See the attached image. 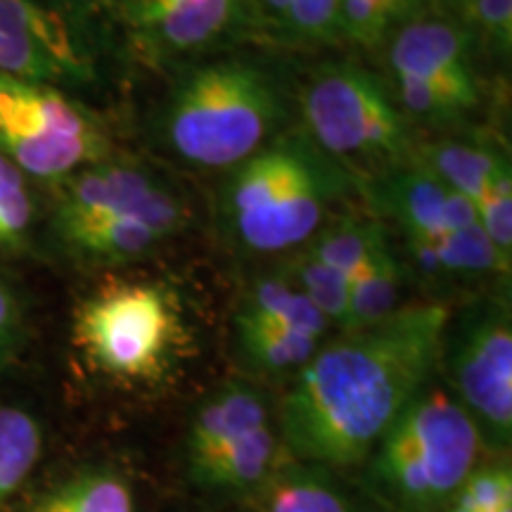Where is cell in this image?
Returning <instances> with one entry per match:
<instances>
[{"label":"cell","instance_id":"cell-1","mask_svg":"<svg viewBox=\"0 0 512 512\" xmlns=\"http://www.w3.org/2000/svg\"><path fill=\"white\" fill-rule=\"evenodd\" d=\"M446 304L401 306L380 323L325 339L275 411L287 456L347 470L437 375Z\"/></svg>","mask_w":512,"mask_h":512},{"label":"cell","instance_id":"cell-2","mask_svg":"<svg viewBox=\"0 0 512 512\" xmlns=\"http://www.w3.org/2000/svg\"><path fill=\"white\" fill-rule=\"evenodd\" d=\"M358 178L304 131L278 133L230 166L216 197V226L235 252L287 254L330 219Z\"/></svg>","mask_w":512,"mask_h":512},{"label":"cell","instance_id":"cell-3","mask_svg":"<svg viewBox=\"0 0 512 512\" xmlns=\"http://www.w3.org/2000/svg\"><path fill=\"white\" fill-rule=\"evenodd\" d=\"M287 121V91L273 67L249 57L190 64L171 88L159 136L178 162L230 169L261 150Z\"/></svg>","mask_w":512,"mask_h":512},{"label":"cell","instance_id":"cell-4","mask_svg":"<svg viewBox=\"0 0 512 512\" xmlns=\"http://www.w3.org/2000/svg\"><path fill=\"white\" fill-rule=\"evenodd\" d=\"M486 456L475 422L437 373L363 460V489L382 512H441Z\"/></svg>","mask_w":512,"mask_h":512},{"label":"cell","instance_id":"cell-5","mask_svg":"<svg viewBox=\"0 0 512 512\" xmlns=\"http://www.w3.org/2000/svg\"><path fill=\"white\" fill-rule=\"evenodd\" d=\"M74 344L88 366L128 387H162L190 351L176 292L159 280H114L74 311Z\"/></svg>","mask_w":512,"mask_h":512},{"label":"cell","instance_id":"cell-6","mask_svg":"<svg viewBox=\"0 0 512 512\" xmlns=\"http://www.w3.org/2000/svg\"><path fill=\"white\" fill-rule=\"evenodd\" d=\"M306 133L358 178H370L415 157L406 114L387 83L356 62L318 67L299 93Z\"/></svg>","mask_w":512,"mask_h":512},{"label":"cell","instance_id":"cell-7","mask_svg":"<svg viewBox=\"0 0 512 512\" xmlns=\"http://www.w3.org/2000/svg\"><path fill=\"white\" fill-rule=\"evenodd\" d=\"M441 382L465 408L489 456L512 446V311L508 294H484L448 313Z\"/></svg>","mask_w":512,"mask_h":512},{"label":"cell","instance_id":"cell-8","mask_svg":"<svg viewBox=\"0 0 512 512\" xmlns=\"http://www.w3.org/2000/svg\"><path fill=\"white\" fill-rule=\"evenodd\" d=\"M0 155L53 181L110 157V138L53 86L0 74Z\"/></svg>","mask_w":512,"mask_h":512},{"label":"cell","instance_id":"cell-9","mask_svg":"<svg viewBox=\"0 0 512 512\" xmlns=\"http://www.w3.org/2000/svg\"><path fill=\"white\" fill-rule=\"evenodd\" d=\"M102 216H133L176 238L190 226L192 209L181 188L152 166L131 159H102L69 176L55 223Z\"/></svg>","mask_w":512,"mask_h":512},{"label":"cell","instance_id":"cell-10","mask_svg":"<svg viewBox=\"0 0 512 512\" xmlns=\"http://www.w3.org/2000/svg\"><path fill=\"white\" fill-rule=\"evenodd\" d=\"M138 48L155 60L204 55L249 24L247 0H164L124 12Z\"/></svg>","mask_w":512,"mask_h":512},{"label":"cell","instance_id":"cell-11","mask_svg":"<svg viewBox=\"0 0 512 512\" xmlns=\"http://www.w3.org/2000/svg\"><path fill=\"white\" fill-rule=\"evenodd\" d=\"M366 188H370L375 207L382 209L406 238L434 240L479 223L472 202L448 188L418 157L370 178Z\"/></svg>","mask_w":512,"mask_h":512},{"label":"cell","instance_id":"cell-12","mask_svg":"<svg viewBox=\"0 0 512 512\" xmlns=\"http://www.w3.org/2000/svg\"><path fill=\"white\" fill-rule=\"evenodd\" d=\"M394 74L420 79L458 100L467 112L479 105V81L470 36L451 19L415 17L401 24L389 46Z\"/></svg>","mask_w":512,"mask_h":512},{"label":"cell","instance_id":"cell-13","mask_svg":"<svg viewBox=\"0 0 512 512\" xmlns=\"http://www.w3.org/2000/svg\"><path fill=\"white\" fill-rule=\"evenodd\" d=\"M275 420V411L259 384L230 380L200 399L183 437V463L195 479L219 453L256 427Z\"/></svg>","mask_w":512,"mask_h":512},{"label":"cell","instance_id":"cell-14","mask_svg":"<svg viewBox=\"0 0 512 512\" xmlns=\"http://www.w3.org/2000/svg\"><path fill=\"white\" fill-rule=\"evenodd\" d=\"M60 245L76 259L93 264H128L155 254L171 235L133 216H102L53 223Z\"/></svg>","mask_w":512,"mask_h":512},{"label":"cell","instance_id":"cell-15","mask_svg":"<svg viewBox=\"0 0 512 512\" xmlns=\"http://www.w3.org/2000/svg\"><path fill=\"white\" fill-rule=\"evenodd\" d=\"M285 458V444L273 420L240 437L190 482L204 491L259 496Z\"/></svg>","mask_w":512,"mask_h":512},{"label":"cell","instance_id":"cell-16","mask_svg":"<svg viewBox=\"0 0 512 512\" xmlns=\"http://www.w3.org/2000/svg\"><path fill=\"white\" fill-rule=\"evenodd\" d=\"M233 323L287 328L328 339L335 330L306 294L278 266L249 280L238 299Z\"/></svg>","mask_w":512,"mask_h":512},{"label":"cell","instance_id":"cell-17","mask_svg":"<svg viewBox=\"0 0 512 512\" xmlns=\"http://www.w3.org/2000/svg\"><path fill=\"white\" fill-rule=\"evenodd\" d=\"M264 512H373L332 470L285 458L259 494Z\"/></svg>","mask_w":512,"mask_h":512},{"label":"cell","instance_id":"cell-18","mask_svg":"<svg viewBox=\"0 0 512 512\" xmlns=\"http://www.w3.org/2000/svg\"><path fill=\"white\" fill-rule=\"evenodd\" d=\"M415 157L430 166L448 188L467 197L477 214L489 200L496 178L510 169L508 157L484 140L441 138L415 152Z\"/></svg>","mask_w":512,"mask_h":512},{"label":"cell","instance_id":"cell-19","mask_svg":"<svg viewBox=\"0 0 512 512\" xmlns=\"http://www.w3.org/2000/svg\"><path fill=\"white\" fill-rule=\"evenodd\" d=\"M325 339L287 328L233 323V347L240 366L259 377L297 375Z\"/></svg>","mask_w":512,"mask_h":512},{"label":"cell","instance_id":"cell-20","mask_svg":"<svg viewBox=\"0 0 512 512\" xmlns=\"http://www.w3.org/2000/svg\"><path fill=\"white\" fill-rule=\"evenodd\" d=\"M408 273L392 242H384L349 278V318L342 332L368 328L399 311Z\"/></svg>","mask_w":512,"mask_h":512},{"label":"cell","instance_id":"cell-21","mask_svg":"<svg viewBox=\"0 0 512 512\" xmlns=\"http://www.w3.org/2000/svg\"><path fill=\"white\" fill-rule=\"evenodd\" d=\"M27 512H136V491L121 470L93 467L55 484Z\"/></svg>","mask_w":512,"mask_h":512},{"label":"cell","instance_id":"cell-22","mask_svg":"<svg viewBox=\"0 0 512 512\" xmlns=\"http://www.w3.org/2000/svg\"><path fill=\"white\" fill-rule=\"evenodd\" d=\"M384 242H389V233L382 221L351 211L330 216L302 247L320 264L351 278Z\"/></svg>","mask_w":512,"mask_h":512},{"label":"cell","instance_id":"cell-23","mask_svg":"<svg viewBox=\"0 0 512 512\" xmlns=\"http://www.w3.org/2000/svg\"><path fill=\"white\" fill-rule=\"evenodd\" d=\"M0 38L34 41L38 46L53 50L86 79L93 76L91 57L79 48L67 19L38 0H0Z\"/></svg>","mask_w":512,"mask_h":512},{"label":"cell","instance_id":"cell-24","mask_svg":"<svg viewBox=\"0 0 512 512\" xmlns=\"http://www.w3.org/2000/svg\"><path fill=\"white\" fill-rule=\"evenodd\" d=\"M41 453V422L24 408L0 406V510L27 482Z\"/></svg>","mask_w":512,"mask_h":512},{"label":"cell","instance_id":"cell-25","mask_svg":"<svg viewBox=\"0 0 512 512\" xmlns=\"http://www.w3.org/2000/svg\"><path fill=\"white\" fill-rule=\"evenodd\" d=\"M287 278L316 304V309L330 320L332 328L342 332L349 318V278L320 264L304 247L283 254L278 264Z\"/></svg>","mask_w":512,"mask_h":512},{"label":"cell","instance_id":"cell-26","mask_svg":"<svg viewBox=\"0 0 512 512\" xmlns=\"http://www.w3.org/2000/svg\"><path fill=\"white\" fill-rule=\"evenodd\" d=\"M441 512H512L510 456H486Z\"/></svg>","mask_w":512,"mask_h":512},{"label":"cell","instance_id":"cell-27","mask_svg":"<svg viewBox=\"0 0 512 512\" xmlns=\"http://www.w3.org/2000/svg\"><path fill=\"white\" fill-rule=\"evenodd\" d=\"M396 95H399V105L403 107L406 119H415L425 126H456L463 121L467 114L465 107L451 95L441 91V88L425 83L420 79L406 74H394Z\"/></svg>","mask_w":512,"mask_h":512},{"label":"cell","instance_id":"cell-28","mask_svg":"<svg viewBox=\"0 0 512 512\" xmlns=\"http://www.w3.org/2000/svg\"><path fill=\"white\" fill-rule=\"evenodd\" d=\"M34 219V200L24 174L0 155V249L17 247L29 233Z\"/></svg>","mask_w":512,"mask_h":512},{"label":"cell","instance_id":"cell-29","mask_svg":"<svg viewBox=\"0 0 512 512\" xmlns=\"http://www.w3.org/2000/svg\"><path fill=\"white\" fill-rule=\"evenodd\" d=\"M392 27L380 0H339V36L351 38L358 46H382Z\"/></svg>","mask_w":512,"mask_h":512},{"label":"cell","instance_id":"cell-30","mask_svg":"<svg viewBox=\"0 0 512 512\" xmlns=\"http://www.w3.org/2000/svg\"><path fill=\"white\" fill-rule=\"evenodd\" d=\"M285 31L311 43L339 36V0H292Z\"/></svg>","mask_w":512,"mask_h":512},{"label":"cell","instance_id":"cell-31","mask_svg":"<svg viewBox=\"0 0 512 512\" xmlns=\"http://www.w3.org/2000/svg\"><path fill=\"white\" fill-rule=\"evenodd\" d=\"M467 8L486 36V43L501 57L512 48V0H470Z\"/></svg>","mask_w":512,"mask_h":512},{"label":"cell","instance_id":"cell-32","mask_svg":"<svg viewBox=\"0 0 512 512\" xmlns=\"http://www.w3.org/2000/svg\"><path fill=\"white\" fill-rule=\"evenodd\" d=\"M19 330H22V316L15 294L8 285L0 283V363L17 347Z\"/></svg>","mask_w":512,"mask_h":512},{"label":"cell","instance_id":"cell-33","mask_svg":"<svg viewBox=\"0 0 512 512\" xmlns=\"http://www.w3.org/2000/svg\"><path fill=\"white\" fill-rule=\"evenodd\" d=\"M380 5L392 24H399V27L415 17H422L425 12V0H380Z\"/></svg>","mask_w":512,"mask_h":512},{"label":"cell","instance_id":"cell-34","mask_svg":"<svg viewBox=\"0 0 512 512\" xmlns=\"http://www.w3.org/2000/svg\"><path fill=\"white\" fill-rule=\"evenodd\" d=\"M261 5H264L266 15L271 17L280 29H285L287 15H290V8H292V0H261Z\"/></svg>","mask_w":512,"mask_h":512},{"label":"cell","instance_id":"cell-35","mask_svg":"<svg viewBox=\"0 0 512 512\" xmlns=\"http://www.w3.org/2000/svg\"><path fill=\"white\" fill-rule=\"evenodd\" d=\"M155 3H162V0H121V8L133 10V8H143V5H155Z\"/></svg>","mask_w":512,"mask_h":512},{"label":"cell","instance_id":"cell-36","mask_svg":"<svg viewBox=\"0 0 512 512\" xmlns=\"http://www.w3.org/2000/svg\"><path fill=\"white\" fill-rule=\"evenodd\" d=\"M463 3H465V5H467V3H470V0H463Z\"/></svg>","mask_w":512,"mask_h":512}]
</instances>
